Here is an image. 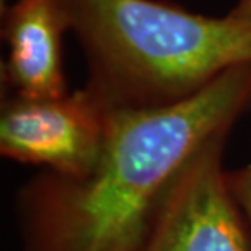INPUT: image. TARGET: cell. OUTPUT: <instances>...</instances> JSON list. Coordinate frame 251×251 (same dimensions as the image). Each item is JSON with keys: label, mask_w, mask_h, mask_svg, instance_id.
Masks as SVG:
<instances>
[{"label": "cell", "mask_w": 251, "mask_h": 251, "mask_svg": "<svg viewBox=\"0 0 251 251\" xmlns=\"http://www.w3.org/2000/svg\"><path fill=\"white\" fill-rule=\"evenodd\" d=\"M250 101L251 64H243L176 101L108 108L93 172L54 212L57 251H137L157 205Z\"/></svg>", "instance_id": "6da1fadb"}, {"label": "cell", "mask_w": 251, "mask_h": 251, "mask_svg": "<svg viewBox=\"0 0 251 251\" xmlns=\"http://www.w3.org/2000/svg\"><path fill=\"white\" fill-rule=\"evenodd\" d=\"M106 106H153L251 64V28L157 0H62Z\"/></svg>", "instance_id": "7a4b0ae2"}, {"label": "cell", "mask_w": 251, "mask_h": 251, "mask_svg": "<svg viewBox=\"0 0 251 251\" xmlns=\"http://www.w3.org/2000/svg\"><path fill=\"white\" fill-rule=\"evenodd\" d=\"M108 108L90 88L49 100L17 97L0 119L2 155L83 179L101 153Z\"/></svg>", "instance_id": "3957f363"}, {"label": "cell", "mask_w": 251, "mask_h": 251, "mask_svg": "<svg viewBox=\"0 0 251 251\" xmlns=\"http://www.w3.org/2000/svg\"><path fill=\"white\" fill-rule=\"evenodd\" d=\"M224 137L205 145L173 184L140 251H250L220 168Z\"/></svg>", "instance_id": "277c9868"}, {"label": "cell", "mask_w": 251, "mask_h": 251, "mask_svg": "<svg viewBox=\"0 0 251 251\" xmlns=\"http://www.w3.org/2000/svg\"><path fill=\"white\" fill-rule=\"evenodd\" d=\"M0 17L8 46L5 75L17 97L49 100L67 95L62 38L70 28L62 0H15Z\"/></svg>", "instance_id": "5b68a950"}, {"label": "cell", "mask_w": 251, "mask_h": 251, "mask_svg": "<svg viewBox=\"0 0 251 251\" xmlns=\"http://www.w3.org/2000/svg\"><path fill=\"white\" fill-rule=\"evenodd\" d=\"M232 189L251 222V163L232 178Z\"/></svg>", "instance_id": "8992f818"}, {"label": "cell", "mask_w": 251, "mask_h": 251, "mask_svg": "<svg viewBox=\"0 0 251 251\" xmlns=\"http://www.w3.org/2000/svg\"><path fill=\"white\" fill-rule=\"evenodd\" d=\"M228 17L251 28V0H238V3L230 10Z\"/></svg>", "instance_id": "52a82bcc"}, {"label": "cell", "mask_w": 251, "mask_h": 251, "mask_svg": "<svg viewBox=\"0 0 251 251\" xmlns=\"http://www.w3.org/2000/svg\"><path fill=\"white\" fill-rule=\"evenodd\" d=\"M10 5V0H0V13H3Z\"/></svg>", "instance_id": "ba28073f"}]
</instances>
